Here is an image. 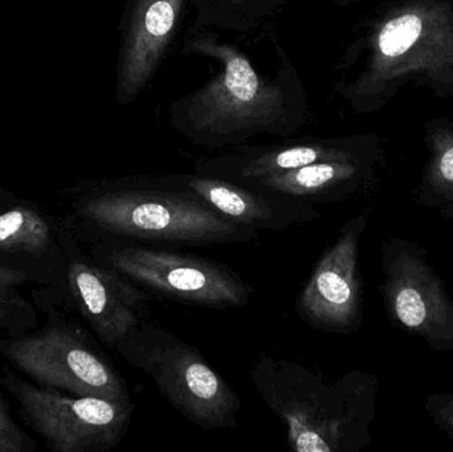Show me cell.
<instances>
[{
    "label": "cell",
    "mask_w": 453,
    "mask_h": 452,
    "mask_svg": "<svg viewBox=\"0 0 453 452\" xmlns=\"http://www.w3.org/2000/svg\"><path fill=\"white\" fill-rule=\"evenodd\" d=\"M273 40L281 63L273 77H265L247 53L222 42L214 29L191 26L180 52L212 58L219 72L170 105V126L191 145L209 151L236 148L257 135L296 134L311 119L308 93L297 69Z\"/></svg>",
    "instance_id": "cell-1"
},
{
    "label": "cell",
    "mask_w": 453,
    "mask_h": 452,
    "mask_svg": "<svg viewBox=\"0 0 453 452\" xmlns=\"http://www.w3.org/2000/svg\"><path fill=\"white\" fill-rule=\"evenodd\" d=\"M58 203L84 246L100 241L211 246L257 236L212 209L178 175L80 180L58 193Z\"/></svg>",
    "instance_id": "cell-2"
},
{
    "label": "cell",
    "mask_w": 453,
    "mask_h": 452,
    "mask_svg": "<svg viewBox=\"0 0 453 452\" xmlns=\"http://www.w3.org/2000/svg\"><path fill=\"white\" fill-rule=\"evenodd\" d=\"M256 392L287 429L297 452H359L372 443L378 379L362 371L329 379L287 358L261 353Z\"/></svg>",
    "instance_id": "cell-3"
},
{
    "label": "cell",
    "mask_w": 453,
    "mask_h": 452,
    "mask_svg": "<svg viewBox=\"0 0 453 452\" xmlns=\"http://www.w3.org/2000/svg\"><path fill=\"white\" fill-rule=\"evenodd\" d=\"M367 60L335 93L356 113L369 114L414 81L453 96V0H410L386 11L361 42Z\"/></svg>",
    "instance_id": "cell-4"
},
{
    "label": "cell",
    "mask_w": 453,
    "mask_h": 452,
    "mask_svg": "<svg viewBox=\"0 0 453 452\" xmlns=\"http://www.w3.org/2000/svg\"><path fill=\"white\" fill-rule=\"evenodd\" d=\"M32 303L44 326L0 339V355L29 381L77 397L132 403L129 389L92 334L66 307L58 289L40 287Z\"/></svg>",
    "instance_id": "cell-5"
},
{
    "label": "cell",
    "mask_w": 453,
    "mask_h": 452,
    "mask_svg": "<svg viewBox=\"0 0 453 452\" xmlns=\"http://www.w3.org/2000/svg\"><path fill=\"white\" fill-rule=\"evenodd\" d=\"M116 353L148 374L166 400L204 432L236 429L239 395L196 348L172 332L142 320Z\"/></svg>",
    "instance_id": "cell-6"
},
{
    "label": "cell",
    "mask_w": 453,
    "mask_h": 452,
    "mask_svg": "<svg viewBox=\"0 0 453 452\" xmlns=\"http://www.w3.org/2000/svg\"><path fill=\"white\" fill-rule=\"evenodd\" d=\"M84 247L98 264L175 302L226 310L245 307L255 294L239 273L207 257L130 241H100Z\"/></svg>",
    "instance_id": "cell-7"
},
{
    "label": "cell",
    "mask_w": 453,
    "mask_h": 452,
    "mask_svg": "<svg viewBox=\"0 0 453 452\" xmlns=\"http://www.w3.org/2000/svg\"><path fill=\"white\" fill-rule=\"evenodd\" d=\"M0 385L18 403L24 425L52 452H109L132 424L134 405L97 397H77L20 379L10 366Z\"/></svg>",
    "instance_id": "cell-8"
},
{
    "label": "cell",
    "mask_w": 453,
    "mask_h": 452,
    "mask_svg": "<svg viewBox=\"0 0 453 452\" xmlns=\"http://www.w3.org/2000/svg\"><path fill=\"white\" fill-rule=\"evenodd\" d=\"M382 291L388 318L427 342L434 352L453 350V300L427 260V251L393 238L382 249Z\"/></svg>",
    "instance_id": "cell-9"
},
{
    "label": "cell",
    "mask_w": 453,
    "mask_h": 452,
    "mask_svg": "<svg viewBox=\"0 0 453 452\" xmlns=\"http://www.w3.org/2000/svg\"><path fill=\"white\" fill-rule=\"evenodd\" d=\"M366 227V212L349 220L298 295L296 313L311 328L342 334L361 328L364 289L359 272V243Z\"/></svg>",
    "instance_id": "cell-10"
},
{
    "label": "cell",
    "mask_w": 453,
    "mask_h": 452,
    "mask_svg": "<svg viewBox=\"0 0 453 452\" xmlns=\"http://www.w3.org/2000/svg\"><path fill=\"white\" fill-rule=\"evenodd\" d=\"M58 292L66 307L113 352L142 321L150 300L137 284L98 264L80 241L72 249L65 283Z\"/></svg>",
    "instance_id": "cell-11"
},
{
    "label": "cell",
    "mask_w": 453,
    "mask_h": 452,
    "mask_svg": "<svg viewBox=\"0 0 453 452\" xmlns=\"http://www.w3.org/2000/svg\"><path fill=\"white\" fill-rule=\"evenodd\" d=\"M77 243L68 219L44 204L19 196L0 210V265L24 273L36 286L63 289Z\"/></svg>",
    "instance_id": "cell-12"
},
{
    "label": "cell",
    "mask_w": 453,
    "mask_h": 452,
    "mask_svg": "<svg viewBox=\"0 0 453 452\" xmlns=\"http://www.w3.org/2000/svg\"><path fill=\"white\" fill-rule=\"evenodd\" d=\"M191 0H127L119 20L116 101L127 106L145 92L177 39Z\"/></svg>",
    "instance_id": "cell-13"
},
{
    "label": "cell",
    "mask_w": 453,
    "mask_h": 452,
    "mask_svg": "<svg viewBox=\"0 0 453 452\" xmlns=\"http://www.w3.org/2000/svg\"><path fill=\"white\" fill-rule=\"evenodd\" d=\"M380 161V151L370 135L345 138L303 137L268 146L240 145L229 153L196 164V174L248 183L273 172L300 169L319 162Z\"/></svg>",
    "instance_id": "cell-14"
},
{
    "label": "cell",
    "mask_w": 453,
    "mask_h": 452,
    "mask_svg": "<svg viewBox=\"0 0 453 452\" xmlns=\"http://www.w3.org/2000/svg\"><path fill=\"white\" fill-rule=\"evenodd\" d=\"M178 178L212 209L256 233L284 231L322 217L313 203L276 191L196 172Z\"/></svg>",
    "instance_id": "cell-15"
},
{
    "label": "cell",
    "mask_w": 453,
    "mask_h": 452,
    "mask_svg": "<svg viewBox=\"0 0 453 452\" xmlns=\"http://www.w3.org/2000/svg\"><path fill=\"white\" fill-rule=\"evenodd\" d=\"M372 180V162H319L273 172L244 185L295 196L309 203H335L370 188Z\"/></svg>",
    "instance_id": "cell-16"
},
{
    "label": "cell",
    "mask_w": 453,
    "mask_h": 452,
    "mask_svg": "<svg viewBox=\"0 0 453 452\" xmlns=\"http://www.w3.org/2000/svg\"><path fill=\"white\" fill-rule=\"evenodd\" d=\"M430 159L417 196L420 203L436 210L453 222V126L431 124L427 137Z\"/></svg>",
    "instance_id": "cell-17"
},
{
    "label": "cell",
    "mask_w": 453,
    "mask_h": 452,
    "mask_svg": "<svg viewBox=\"0 0 453 452\" xmlns=\"http://www.w3.org/2000/svg\"><path fill=\"white\" fill-rule=\"evenodd\" d=\"M31 283L24 273L0 265V331L19 334L37 328V312L21 287Z\"/></svg>",
    "instance_id": "cell-18"
},
{
    "label": "cell",
    "mask_w": 453,
    "mask_h": 452,
    "mask_svg": "<svg viewBox=\"0 0 453 452\" xmlns=\"http://www.w3.org/2000/svg\"><path fill=\"white\" fill-rule=\"evenodd\" d=\"M196 18L193 26L248 34L253 31L248 0H191Z\"/></svg>",
    "instance_id": "cell-19"
},
{
    "label": "cell",
    "mask_w": 453,
    "mask_h": 452,
    "mask_svg": "<svg viewBox=\"0 0 453 452\" xmlns=\"http://www.w3.org/2000/svg\"><path fill=\"white\" fill-rule=\"evenodd\" d=\"M36 440L27 434L11 414V408L0 390V452H35Z\"/></svg>",
    "instance_id": "cell-20"
},
{
    "label": "cell",
    "mask_w": 453,
    "mask_h": 452,
    "mask_svg": "<svg viewBox=\"0 0 453 452\" xmlns=\"http://www.w3.org/2000/svg\"><path fill=\"white\" fill-rule=\"evenodd\" d=\"M434 422L453 438V393L431 395L426 402Z\"/></svg>",
    "instance_id": "cell-21"
},
{
    "label": "cell",
    "mask_w": 453,
    "mask_h": 452,
    "mask_svg": "<svg viewBox=\"0 0 453 452\" xmlns=\"http://www.w3.org/2000/svg\"><path fill=\"white\" fill-rule=\"evenodd\" d=\"M250 3V15L253 27L257 29L264 23H268L269 19L279 12L284 5V0H248Z\"/></svg>",
    "instance_id": "cell-22"
},
{
    "label": "cell",
    "mask_w": 453,
    "mask_h": 452,
    "mask_svg": "<svg viewBox=\"0 0 453 452\" xmlns=\"http://www.w3.org/2000/svg\"><path fill=\"white\" fill-rule=\"evenodd\" d=\"M18 199L19 196L16 195V194L5 188L4 186L0 185V210L11 206V204L15 203Z\"/></svg>",
    "instance_id": "cell-23"
},
{
    "label": "cell",
    "mask_w": 453,
    "mask_h": 452,
    "mask_svg": "<svg viewBox=\"0 0 453 452\" xmlns=\"http://www.w3.org/2000/svg\"><path fill=\"white\" fill-rule=\"evenodd\" d=\"M332 2L337 3V4L340 5H349L351 4V3L361 2V0H332Z\"/></svg>",
    "instance_id": "cell-24"
},
{
    "label": "cell",
    "mask_w": 453,
    "mask_h": 452,
    "mask_svg": "<svg viewBox=\"0 0 453 452\" xmlns=\"http://www.w3.org/2000/svg\"><path fill=\"white\" fill-rule=\"evenodd\" d=\"M284 2H287V0H284Z\"/></svg>",
    "instance_id": "cell-25"
}]
</instances>
